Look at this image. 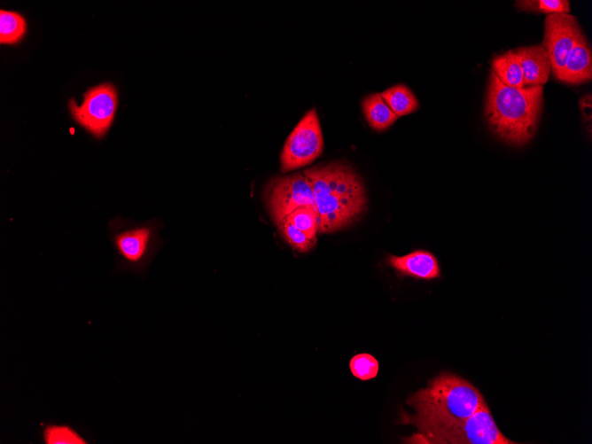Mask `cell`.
<instances>
[{"mask_svg":"<svg viewBox=\"0 0 592 444\" xmlns=\"http://www.w3.org/2000/svg\"><path fill=\"white\" fill-rule=\"evenodd\" d=\"M118 105L116 88L109 82L90 88L83 94V101L77 105L68 101L73 119L95 138L104 137L110 129Z\"/></svg>","mask_w":592,"mask_h":444,"instance_id":"8992f818","label":"cell"},{"mask_svg":"<svg viewBox=\"0 0 592 444\" xmlns=\"http://www.w3.org/2000/svg\"><path fill=\"white\" fill-rule=\"evenodd\" d=\"M486 402L469 381L451 373H440L407 400L415 414H401L400 423L419 425L463 421Z\"/></svg>","mask_w":592,"mask_h":444,"instance_id":"3957f363","label":"cell"},{"mask_svg":"<svg viewBox=\"0 0 592 444\" xmlns=\"http://www.w3.org/2000/svg\"><path fill=\"white\" fill-rule=\"evenodd\" d=\"M515 6L518 11L547 14H568L570 12V2L567 0H518Z\"/></svg>","mask_w":592,"mask_h":444,"instance_id":"d6986e66","label":"cell"},{"mask_svg":"<svg viewBox=\"0 0 592 444\" xmlns=\"http://www.w3.org/2000/svg\"><path fill=\"white\" fill-rule=\"evenodd\" d=\"M110 239L115 252V271L142 272L155 250L154 230L135 225L117 216L109 222Z\"/></svg>","mask_w":592,"mask_h":444,"instance_id":"5b68a950","label":"cell"},{"mask_svg":"<svg viewBox=\"0 0 592 444\" xmlns=\"http://www.w3.org/2000/svg\"><path fill=\"white\" fill-rule=\"evenodd\" d=\"M27 32V21L17 12L0 11V43L15 44L21 41Z\"/></svg>","mask_w":592,"mask_h":444,"instance_id":"2e32d148","label":"cell"},{"mask_svg":"<svg viewBox=\"0 0 592 444\" xmlns=\"http://www.w3.org/2000/svg\"><path fill=\"white\" fill-rule=\"evenodd\" d=\"M314 193L318 232L332 233L355 222L366 209V191L359 175L341 162L308 167Z\"/></svg>","mask_w":592,"mask_h":444,"instance_id":"6da1fadb","label":"cell"},{"mask_svg":"<svg viewBox=\"0 0 592 444\" xmlns=\"http://www.w3.org/2000/svg\"><path fill=\"white\" fill-rule=\"evenodd\" d=\"M581 34L576 18L569 13L548 14L545 18L541 45L548 54L550 69L557 79L559 78L567 57Z\"/></svg>","mask_w":592,"mask_h":444,"instance_id":"9c48e42d","label":"cell"},{"mask_svg":"<svg viewBox=\"0 0 592 444\" xmlns=\"http://www.w3.org/2000/svg\"><path fill=\"white\" fill-rule=\"evenodd\" d=\"M277 226L282 238L294 251L308 253L315 247L317 240L308 238L286 220L284 219Z\"/></svg>","mask_w":592,"mask_h":444,"instance_id":"ac0fdd59","label":"cell"},{"mask_svg":"<svg viewBox=\"0 0 592 444\" xmlns=\"http://www.w3.org/2000/svg\"><path fill=\"white\" fill-rule=\"evenodd\" d=\"M284 220L291 222L308 238L317 240L318 222L315 206H304L296 208Z\"/></svg>","mask_w":592,"mask_h":444,"instance_id":"e0dca14e","label":"cell"},{"mask_svg":"<svg viewBox=\"0 0 592 444\" xmlns=\"http://www.w3.org/2000/svg\"><path fill=\"white\" fill-rule=\"evenodd\" d=\"M387 262L404 276L431 280L440 276L439 262L428 251L416 250L406 255H389Z\"/></svg>","mask_w":592,"mask_h":444,"instance_id":"30bf717a","label":"cell"},{"mask_svg":"<svg viewBox=\"0 0 592 444\" xmlns=\"http://www.w3.org/2000/svg\"><path fill=\"white\" fill-rule=\"evenodd\" d=\"M542 104L543 86H507L491 70L485 117L498 139L515 146L528 144L536 130Z\"/></svg>","mask_w":592,"mask_h":444,"instance_id":"7a4b0ae2","label":"cell"},{"mask_svg":"<svg viewBox=\"0 0 592 444\" xmlns=\"http://www.w3.org/2000/svg\"><path fill=\"white\" fill-rule=\"evenodd\" d=\"M362 108L368 124L377 131L386 129L398 119L378 92L364 97Z\"/></svg>","mask_w":592,"mask_h":444,"instance_id":"4fadbf2b","label":"cell"},{"mask_svg":"<svg viewBox=\"0 0 592 444\" xmlns=\"http://www.w3.org/2000/svg\"><path fill=\"white\" fill-rule=\"evenodd\" d=\"M323 151V137L315 108L308 111L287 136L280 155L281 171L286 173L309 165Z\"/></svg>","mask_w":592,"mask_h":444,"instance_id":"52a82bcc","label":"cell"},{"mask_svg":"<svg viewBox=\"0 0 592 444\" xmlns=\"http://www.w3.org/2000/svg\"><path fill=\"white\" fill-rule=\"evenodd\" d=\"M264 200L277 225L298 207L315 206L312 186L303 172L270 179L264 188Z\"/></svg>","mask_w":592,"mask_h":444,"instance_id":"ba28073f","label":"cell"},{"mask_svg":"<svg viewBox=\"0 0 592 444\" xmlns=\"http://www.w3.org/2000/svg\"><path fill=\"white\" fill-rule=\"evenodd\" d=\"M349 367L352 374L361 380L374 378L378 372V362L370 354L354 355L350 360Z\"/></svg>","mask_w":592,"mask_h":444,"instance_id":"ffe728a7","label":"cell"},{"mask_svg":"<svg viewBox=\"0 0 592 444\" xmlns=\"http://www.w3.org/2000/svg\"><path fill=\"white\" fill-rule=\"evenodd\" d=\"M592 77V54L582 33L569 53L565 67L557 80L568 84H580Z\"/></svg>","mask_w":592,"mask_h":444,"instance_id":"7c38bea8","label":"cell"},{"mask_svg":"<svg viewBox=\"0 0 592 444\" xmlns=\"http://www.w3.org/2000/svg\"><path fill=\"white\" fill-rule=\"evenodd\" d=\"M492 71L505 85L524 88V74L519 58L515 51L495 56L491 62Z\"/></svg>","mask_w":592,"mask_h":444,"instance_id":"5bb4252c","label":"cell"},{"mask_svg":"<svg viewBox=\"0 0 592 444\" xmlns=\"http://www.w3.org/2000/svg\"><path fill=\"white\" fill-rule=\"evenodd\" d=\"M417 432L405 439L406 443L438 444H515L499 430L485 403L463 421L419 425Z\"/></svg>","mask_w":592,"mask_h":444,"instance_id":"277c9868","label":"cell"},{"mask_svg":"<svg viewBox=\"0 0 592 444\" xmlns=\"http://www.w3.org/2000/svg\"><path fill=\"white\" fill-rule=\"evenodd\" d=\"M515 52L523 70L525 87L543 86L549 79L551 66L542 45L520 47Z\"/></svg>","mask_w":592,"mask_h":444,"instance_id":"8fae6325","label":"cell"},{"mask_svg":"<svg viewBox=\"0 0 592 444\" xmlns=\"http://www.w3.org/2000/svg\"><path fill=\"white\" fill-rule=\"evenodd\" d=\"M380 95L398 117L411 113L419 106L415 94L402 83L386 89Z\"/></svg>","mask_w":592,"mask_h":444,"instance_id":"9a60e30c","label":"cell"}]
</instances>
